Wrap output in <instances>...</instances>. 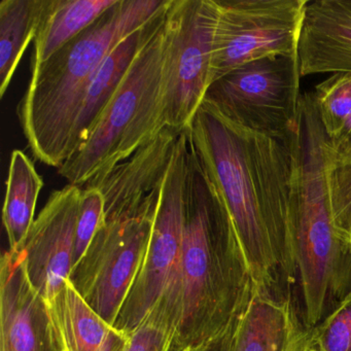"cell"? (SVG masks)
Wrapping results in <instances>:
<instances>
[{"instance_id":"9c48e42d","label":"cell","mask_w":351,"mask_h":351,"mask_svg":"<svg viewBox=\"0 0 351 351\" xmlns=\"http://www.w3.org/2000/svg\"><path fill=\"white\" fill-rule=\"evenodd\" d=\"M157 207L104 221L71 271L69 282L112 326L141 270Z\"/></svg>"},{"instance_id":"603a6c76","label":"cell","mask_w":351,"mask_h":351,"mask_svg":"<svg viewBox=\"0 0 351 351\" xmlns=\"http://www.w3.org/2000/svg\"><path fill=\"white\" fill-rule=\"evenodd\" d=\"M125 351H184L176 340V332L167 316L153 308L141 326L130 335Z\"/></svg>"},{"instance_id":"44dd1931","label":"cell","mask_w":351,"mask_h":351,"mask_svg":"<svg viewBox=\"0 0 351 351\" xmlns=\"http://www.w3.org/2000/svg\"><path fill=\"white\" fill-rule=\"evenodd\" d=\"M311 93L322 127L334 138L351 120V73H332Z\"/></svg>"},{"instance_id":"8992f818","label":"cell","mask_w":351,"mask_h":351,"mask_svg":"<svg viewBox=\"0 0 351 351\" xmlns=\"http://www.w3.org/2000/svg\"><path fill=\"white\" fill-rule=\"evenodd\" d=\"M217 0H169L164 34L162 123L190 128L210 85Z\"/></svg>"},{"instance_id":"4316f807","label":"cell","mask_w":351,"mask_h":351,"mask_svg":"<svg viewBox=\"0 0 351 351\" xmlns=\"http://www.w3.org/2000/svg\"><path fill=\"white\" fill-rule=\"evenodd\" d=\"M300 351H322L319 348H318L317 345L312 341L311 335H310L309 340L307 341L305 345H304L303 348Z\"/></svg>"},{"instance_id":"277c9868","label":"cell","mask_w":351,"mask_h":351,"mask_svg":"<svg viewBox=\"0 0 351 351\" xmlns=\"http://www.w3.org/2000/svg\"><path fill=\"white\" fill-rule=\"evenodd\" d=\"M168 0H118L95 23L32 71L18 106L28 147L45 165L59 168L94 77L114 47L151 21Z\"/></svg>"},{"instance_id":"9a60e30c","label":"cell","mask_w":351,"mask_h":351,"mask_svg":"<svg viewBox=\"0 0 351 351\" xmlns=\"http://www.w3.org/2000/svg\"><path fill=\"white\" fill-rule=\"evenodd\" d=\"M302 77L351 73V0H314L299 46Z\"/></svg>"},{"instance_id":"ffe728a7","label":"cell","mask_w":351,"mask_h":351,"mask_svg":"<svg viewBox=\"0 0 351 351\" xmlns=\"http://www.w3.org/2000/svg\"><path fill=\"white\" fill-rule=\"evenodd\" d=\"M48 0H3L0 3V96L3 97L34 42Z\"/></svg>"},{"instance_id":"484cf974","label":"cell","mask_w":351,"mask_h":351,"mask_svg":"<svg viewBox=\"0 0 351 351\" xmlns=\"http://www.w3.org/2000/svg\"><path fill=\"white\" fill-rule=\"evenodd\" d=\"M328 152L330 163H351V120L336 137L330 139Z\"/></svg>"},{"instance_id":"ba28073f","label":"cell","mask_w":351,"mask_h":351,"mask_svg":"<svg viewBox=\"0 0 351 351\" xmlns=\"http://www.w3.org/2000/svg\"><path fill=\"white\" fill-rule=\"evenodd\" d=\"M217 3L210 85L247 63L298 55L308 0H217Z\"/></svg>"},{"instance_id":"83f0119b","label":"cell","mask_w":351,"mask_h":351,"mask_svg":"<svg viewBox=\"0 0 351 351\" xmlns=\"http://www.w3.org/2000/svg\"><path fill=\"white\" fill-rule=\"evenodd\" d=\"M221 344L215 345V346L207 347V348L198 349V350L192 351H221Z\"/></svg>"},{"instance_id":"7c38bea8","label":"cell","mask_w":351,"mask_h":351,"mask_svg":"<svg viewBox=\"0 0 351 351\" xmlns=\"http://www.w3.org/2000/svg\"><path fill=\"white\" fill-rule=\"evenodd\" d=\"M184 130L165 126L136 152L82 188L97 189L106 202V221L158 206L162 186Z\"/></svg>"},{"instance_id":"d6986e66","label":"cell","mask_w":351,"mask_h":351,"mask_svg":"<svg viewBox=\"0 0 351 351\" xmlns=\"http://www.w3.org/2000/svg\"><path fill=\"white\" fill-rule=\"evenodd\" d=\"M42 176L24 152L12 153L3 203V221L9 239L10 250H19L32 226L40 191Z\"/></svg>"},{"instance_id":"5b68a950","label":"cell","mask_w":351,"mask_h":351,"mask_svg":"<svg viewBox=\"0 0 351 351\" xmlns=\"http://www.w3.org/2000/svg\"><path fill=\"white\" fill-rule=\"evenodd\" d=\"M164 22L165 16L84 143L58 168L69 184L82 188L130 157L163 128Z\"/></svg>"},{"instance_id":"d4e9b609","label":"cell","mask_w":351,"mask_h":351,"mask_svg":"<svg viewBox=\"0 0 351 351\" xmlns=\"http://www.w3.org/2000/svg\"><path fill=\"white\" fill-rule=\"evenodd\" d=\"M311 337L322 351H351V295L311 328Z\"/></svg>"},{"instance_id":"cb8c5ba5","label":"cell","mask_w":351,"mask_h":351,"mask_svg":"<svg viewBox=\"0 0 351 351\" xmlns=\"http://www.w3.org/2000/svg\"><path fill=\"white\" fill-rule=\"evenodd\" d=\"M328 182L335 226L341 236L351 243V163L332 164L330 161Z\"/></svg>"},{"instance_id":"2e32d148","label":"cell","mask_w":351,"mask_h":351,"mask_svg":"<svg viewBox=\"0 0 351 351\" xmlns=\"http://www.w3.org/2000/svg\"><path fill=\"white\" fill-rule=\"evenodd\" d=\"M63 351H125L130 335L101 317L71 282L48 302Z\"/></svg>"},{"instance_id":"3957f363","label":"cell","mask_w":351,"mask_h":351,"mask_svg":"<svg viewBox=\"0 0 351 351\" xmlns=\"http://www.w3.org/2000/svg\"><path fill=\"white\" fill-rule=\"evenodd\" d=\"M328 145L313 95L302 94L289 141V233L308 328L351 295V243L336 229L330 210Z\"/></svg>"},{"instance_id":"7a4b0ae2","label":"cell","mask_w":351,"mask_h":351,"mask_svg":"<svg viewBox=\"0 0 351 351\" xmlns=\"http://www.w3.org/2000/svg\"><path fill=\"white\" fill-rule=\"evenodd\" d=\"M231 219L192 149L182 250L153 308L168 316L184 351L221 344L256 291Z\"/></svg>"},{"instance_id":"5bb4252c","label":"cell","mask_w":351,"mask_h":351,"mask_svg":"<svg viewBox=\"0 0 351 351\" xmlns=\"http://www.w3.org/2000/svg\"><path fill=\"white\" fill-rule=\"evenodd\" d=\"M311 328L302 326L291 300L254 291L221 341V351H300Z\"/></svg>"},{"instance_id":"e0dca14e","label":"cell","mask_w":351,"mask_h":351,"mask_svg":"<svg viewBox=\"0 0 351 351\" xmlns=\"http://www.w3.org/2000/svg\"><path fill=\"white\" fill-rule=\"evenodd\" d=\"M168 3L151 21L119 43L102 63L90 86L77 118L71 139V155L84 143L90 131L93 129L108 102L120 87L125 75L130 69L141 47L161 25Z\"/></svg>"},{"instance_id":"ac0fdd59","label":"cell","mask_w":351,"mask_h":351,"mask_svg":"<svg viewBox=\"0 0 351 351\" xmlns=\"http://www.w3.org/2000/svg\"><path fill=\"white\" fill-rule=\"evenodd\" d=\"M118 0H48L34 38L30 71L95 23Z\"/></svg>"},{"instance_id":"52a82bcc","label":"cell","mask_w":351,"mask_h":351,"mask_svg":"<svg viewBox=\"0 0 351 351\" xmlns=\"http://www.w3.org/2000/svg\"><path fill=\"white\" fill-rule=\"evenodd\" d=\"M299 55L242 65L213 82L204 101L238 126L287 143L301 100Z\"/></svg>"},{"instance_id":"4fadbf2b","label":"cell","mask_w":351,"mask_h":351,"mask_svg":"<svg viewBox=\"0 0 351 351\" xmlns=\"http://www.w3.org/2000/svg\"><path fill=\"white\" fill-rule=\"evenodd\" d=\"M0 351H63L48 301L32 287L21 254L13 250L0 263Z\"/></svg>"},{"instance_id":"30bf717a","label":"cell","mask_w":351,"mask_h":351,"mask_svg":"<svg viewBox=\"0 0 351 351\" xmlns=\"http://www.w3.org/2000/svg\"><path fill=\"white\" fill-rule=\"evenodd\" d=\"M192 145L189 129L178 139L162 186L149 246L138 275L114 326L131 335L163 295L176 273L182 250L184 197Z\"/></svg>"},{"instance_id":"7402d4cb","label":"cell","mask_w":351,"mask_h":351,"mask_svg":"<svg viewBox=\"0 0 351 351\" xmlns=\"http://www.w3.org/2000/svg\"><path fill=\"white\" fill-rule=\"evenodd\" d=\"M81 189L75 225L73 267L83 258L98 230L106 221V202L101 193L97 189Z\"/></svg>"},{"instance_id":"8fae6325","label":"cell","mask_w":351,"mask_h":351,"mask_svg":"<svg viewBox=\"0 0 351 351\" xmlns=\"http://www.w3.org/2000/svg\"><path fill=\"white\" fill-rule=\"evenodd\" d=\"M82 189L67 184L49 197L19 252L32 287L47 301L69 282Z\"/></svg>"},{"instance_id":"6da1fadb","label":"cell","mask_w":351,"mask_h":351,"mask_svg":"<svg viewBox=\"0 0 351 351\" xmlns=\"http://www.w3.org/2000/svg\"><path fill=\"white\" fill-rule=\"evenodd\" d=\"M189 135L231 219L256 291L291 300L297 269L289 233V141L238 126L207 102L195 114Z\"/></svg>"}]
</instances>
